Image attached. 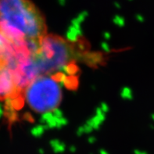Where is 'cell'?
Segmentation results:
<instances>
[{
	"label": "cell",
	"instance_id": "cell-1",
	"mask_svg": "<svg viewBox=\"0 0 154 154\" xmlns=\"http://www.w3.org/2000/svg\"><path fill=\"white\" fill-rule=\"evenodd\" d=\"M0 29L16 44L39 40L45 32L42 12L31 0H0Z\"/></svg>",
	"mask_w": 154,
	"mask_h": 154
},
{
	"label": "cell",
	"instance_id": "cell-2",
	"mask_svg": "<svg viewBox=\"0 0 154 154\" xmlns=\"http://www.w3.org/2000/svg\"><path fill=\"white\" fill-rule=\"evenodd\" d=\"M32 57L26 45L13 42L0 29V99L9 100L21 91L20 70Z\"/></svg>",
	"mask_w": 154,
	"mask_h": 154
},
{
	"label": "cell",
	"instance_id": "cell-3",
	"mask_svg": "<svg viewBox=\"0 0 154 154\" xmlns=\"http://www.w3.org/2000/svg\"><path fill=\"white\" fill-rule=\"evenodd\" d=\"M62 76V75H61ZM53 75L42 74L36 77L24 88V99L28 106L38 113L57 111L62 100V83Z\"/></svg>",
	"mask_w": 154,
	"mask_h": 154
},
{
	"label": "cell",
	"instance_id": "cell-4",
	"mask_svg": "<svg viewBox=\"0 0 154 154\" xmlns=\"http://www.w3.org/2000/svg\"><path fill=\"white\" fill-rule=\"evenodd\" d=\"M73 55L72 49L64 40L55 36H43L33 58L39 75H42L66 68Z\"/></svg>",
	"mask_w": 154,
	"mask_h": 154
}]
</instances>
